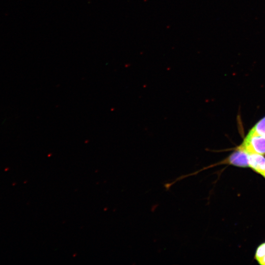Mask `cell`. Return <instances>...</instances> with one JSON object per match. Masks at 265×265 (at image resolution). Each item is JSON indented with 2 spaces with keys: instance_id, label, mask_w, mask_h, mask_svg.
<instances>
[{
  "instance_id": "2",
  "label": "cell",
  "mask_w": 265,
  "mask_h": 265,
  "mask_svg": "<svg viewBox=\"0 0 265 265\" xmlns=\"http://www.w3.org/2000/svg\"><path fill=\"white\" fill-rule=\"evenodd\" d=\"M249 167L257 173L263 176L265 175V157L264 155L249 153Z\"/></svg>"
},
{
  "instance_id": "1",
  "label": "cell",
  "mask_w": 265,
  "mask_h": 265,
  "mask_svg": "<svg viewBox=\"0 0 265 265\" xmlns=\"http://www.w3.org/2000/svg\"><path fill=\"white\" fill-rule=\"evenodd\" d=\"M248 153L265 155V136L248 132L239 146Z\"/></svg>"
},
{
  "instance_id": "5",
  "label": "cell",
  "mask_w": 265,
  "mask_h": 265,
  "mask_svg": "<svg viewBox=\"0 0 265 265\" xmlns=\"http://www.w3.org/2000/svg\"><path fill=\"white\" fill-rule=\"evenodd\" d=\"M264 177L265 178V175Z\"/></svg>"
},
{
  "instance_id": "4",
  "label": "cell",
  "mask_w": 265,
  "mask_h": 265,
  "mask_svg": "<svg viewBox=\"0 0 265 265\" xmlns=\"http://www.w3.org/2000/svg\"><path fill=\"white\" fill-rule=\"evenodd\" d=\"M255 259L261 265H265V242L261 244L257 248Z\"/></svg>"
},
{
  "instance_id": "3",
  "label": "cell",
  "mask_w": 265,
  "mask_h": 265,
  "mask_svg": "<svg viewBox=\"0 0 265 265\" xmlns=\"http://www.w3.org/2000/svg\"><path fill=\"white\" fill-rule=\"evenodd\" d=\"M249 132L265 136V116L259 120Z\"/></svg>"
}]
</instances>
